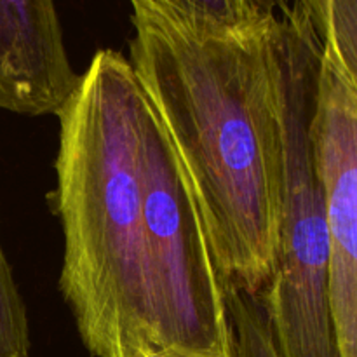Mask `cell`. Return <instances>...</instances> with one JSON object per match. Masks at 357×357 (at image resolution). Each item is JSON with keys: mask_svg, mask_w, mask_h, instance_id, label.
Segmentation results:
<instances>
[{"mask_svg": "<svg viewBox=\"0 0 357 357\" xmlns=\"http://www.w3.org/2000/svg\"><path fill=\"white\" fill-rule=\"evenodd\" d=\"M237 357H279L271 324L258 295L232 284L223 286Z\"/></svg>", "mask_w": 357, "mask_h": 357, "instance_id": "obj_9", "label": "cell"}, {"mask_svg": "<svg viewBox=\"0 0 357 357\" xmlns=\"http://www.w3.org/2000/svg\"><path fill=\"white\" fill-rule=\"evenodd\" d=\"M321 47L357 91V0H296Z\"/></svg>", "mask_w": 357, "mask_h": 357, "instance_id": "obj_7", "label": "cell"}, {"mask_svg": "<svg viewBox=\"0 0 357 357\" xmlns=\"http://www.w3.org/2000/svg\"><path fill=\"white\" fill-rule=\"evenodd\" d=\"M143 96L129 59L101 49L56 115L58 286L93 357L155 356L143 244Z\"/></svg>", "mask_w": 357, "mask_h": 357, "instance_id": "obj_2", "label": "cell"}, {"mask_svg": "<svg viewBox=\"0 0 357 357\" xmlns=\"http://www.w3.org/2000/svg\"><path fill=\"white\" fill-rule=\"evenodd\" d=\"M129 3L128 59L194 190L223 286L260 296L274 274L281 220L275 13L251 30L211 33L157 0Z\"/></svg>", "mask_w": 357, "mask_h": 357, "instance_id": "obj_1", "label": "cell"}, {"mask_svg": "<svg viewBox=\"0 0 357 357\" xmlns=\"http://www.w3.org/2000/svg\"><path fill=\"white\" fill-rule=\"evenodd\" d=\"M323 47L298 3L278 0L272 77L281 153L278 260L260 295L279 357H338L328 307V215L314 152Z\"/></svg>", "mask_w": 357, "mask_h": 357, "instance_id": "obj_3", "label": "cell"}, {"mask_svg": "<svg viewBox=\"0 0 357 357\" xmlns=\"http://www.w3.org/2000/svg\"><path fill=\"white\" fill-rule=\"evenodd\" d=\"M153 357H188V356H178V354H159V356H153Z\"/></svg>", "mask_w": 357, "mask_h": 357, "instance_id": "obj_11", "label": "cell"}, {"mask_svg": "<svg viewBox=\"0 0 357 357\" xmlns=\"http://www.w3.org/2000/svg\"><path fill=\"white\" fill-rule=\"evenodd\" d=\"M139 159L155 356L237 357L225 289L201 209L146 93L139 108Z\"/></svg>", "mask_w": 357, "mask_h": 357, "instance_id": "obj_4", "label": "cell"}, {"mask_svg": "<svg viewBox=\"0 0 357 357\" xmlns=\"http://www.w3.org/2000/svg\"><path fill=\"white\" fill-rule=\"evenodd\" d=\"M77 84L56 0H0V110L58 115Z\"/></svg>", "mask_w": 357, "mask_h": 357, "instance_id": "obj_6", "label": "cell"}, {"mask_svg": "<svg viewBox=\"0 0 357 357\" xmlns=\"http://www.w3.org/2000/svg\"><path fill=\"white\" fill-rule=\"evenodd\" d=\"M190 26L211 33H236L267 23L275 0H157Z\"/></svg>", "mask_w": 357, "mask_h": 357, "instance_id": "obj_8", "label": "cell"}, {"mask_svg": "<svg viewBox=\"0 0 357 357\" xmlns=\"http://www.w3.org/2000/svg\"><path fill=\"white\" fill-rule=\"evenodd\" d=\"M314 152L328 215V307L338 357H357V91L323 52Z\"/></svg>", "mask_w": 357, "mask_h": 357, "instance_id": "obj_5", "label": "cell"}, {"mask_svg": "<svg viewBox=\"0 0 357 357\" xmlns=\"http://www.w3.org/2000/svg\"><path fill=\"white\" fill-rule=\"evenodd\" d=\"M0 357H30L24 302L0 246Z\"/></svg>", "mask_w": 357, "mask_h": 357, "instance_id": "obj_10", "label": "cell"}]
</instances>
